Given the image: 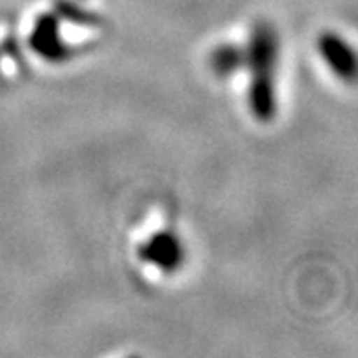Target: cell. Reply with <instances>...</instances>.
<instances>
[{
  "mask_svg": "<svg viewBox=\"0 0 358 358\" xmlns=\"http://www.w3.org/2000/svg\"><path fill=\"white\" fill-rule=\"evenodd\" d=\"M207 66L211 74L219 80L233 78L245 68V48L231 42H223L209 52Z\"/></svg>",
  "mask_w": 358,
  "mask_h": 358,
  "instance_id": "cell-5",
  "label": "cell"
},
{
  "mask_svg": "<svg viewBox=\"0 0 358 358\" xmlns=\"http://www.w3.org/2000/svg\"><path fill=\"white\" fill-rule=\"evenodd\" d=\"M138 257L141 263L157 268L159 273L173 275L185 265V245L178 233L164 229L150 235L143 243L138 247Z\"/></svg>",
  "mask_w": 358,
  "mask_h": 358,
  "instance_id": "cell-2",
  "label": "cell"
},
{
  "mask_svg": "<svg viewBox=\"0 0 358 358\" xmlns=\"http://www.w3.org/2000/svg\"><path fill=\"white\" fill-rule=\"evenodd\" d=\"M28 44L36 56L50 64H62L72 58V48L62 38L60 18L56 16V13L40 14L34 20Z\"/></svg>",
  "mask_w": 358,
  "mask_h": 358,
  "instance_id": "cell-3",
  "label": "cell"
},
{
  "mask_svg": "<svg viewBox=\"0 0 358 358\" xmlns=\"http://www.w3.org/2000/svg\"><path fill=\"white\" fill-rule=\"evenodd\" d=\"M56 16L58 18H66V20H72L74 24L80 26H96V22H98V18L94 14L86 13L78 4L66 2V0H58L56 2Z\"/></svg>",
  "mask_w": 358,
  "mask_h": 358,
  "instance_id": "cell-6",
  "label": "cell"
},
{
  "mask_svg": "<svg viewBox=\"0 0 358 358\" xmlns=\"http://www.w3.org/2000/svg\"><path fill=\"white\" fill-rule=\"evenodd\" d=\"M317 50H319L322 62L331 68L334 76L346 80V82L355 80L357 54H355V48L346 42L345 36L336 34L333 30H324L317 38Z\"/></svg>",
  "mask_w": 358,
  "mask_h": 358,
  "instance_id": "cell-4",
  "label": "cell"
},
{
  "mask_svg": "<svg viewBox=\"0 0 358 358\" xmlns=\"http://www.w3.org/2000/svg\"><path fill=\"white\" fill-rule=\"evenodd\" d=\"M281 40L275 26L261 20L253 26L249 44L245 46V68L251 72L249 110L261 124H268L277 115L275 70L279 64Z\"/></svg>",
  "mask_w": 358,
  "mask_h": 358,
  "instance_id": "cell-1",
  "label": "cell"
}]
</instances>
